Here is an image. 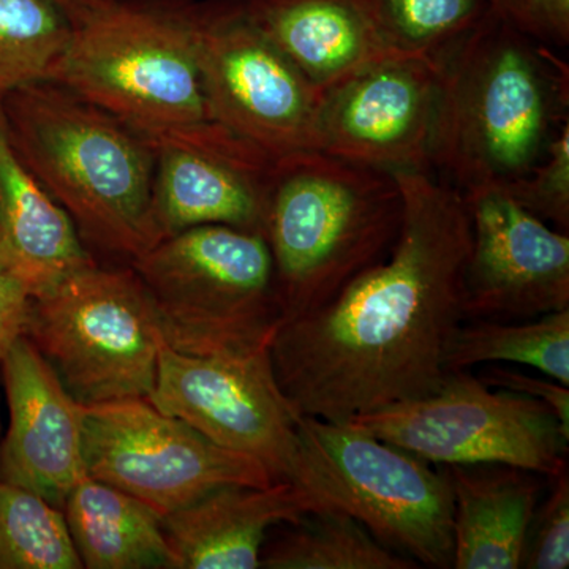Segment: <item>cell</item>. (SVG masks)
<instances>
[{
    "instance_id": "4",
    "label": "cell",
    "mask_w": 569,
    "mask_h": 569,
    "mask_svg": "<svg viewBox=\"0 0 569 569\" xmlns=\"http://www.w3.org/2000/svg\"><path fill=\"white\" fill-rule=\"evenodd\" d=\"M402 223L395 173L320 151L279 157L264 238L274 261L280 323L321 309L385 260Z\"/></svg>"
},
{
    "instance_id": "14",
    "label": "cell",
    "mask_w": 569,
    "mask_h": 569,
    "mask_svg": "<svg viewBox=\"0 0 569 569\" xmlns=\"http://www.w3.org/2000/svg\"><path fill=\"white\" fill-rule=\"evenodd\" d=\"M142 134L156 151L157 242L203 224L264 236L277 157L212 121Z\"/></svg>"
},
{
    "instance_id": "25",
    "label": "cell",
    "mask_w": 569,
    "mask_h": 569,
    "mask_svg": "<svg viewBox=\"0 0 569 569\" xmlns=\"http://www.w3.org/2000/svg\"><path fill=\"white\" fill-rule=\"evenodd\" d=\"M61 508L0 481V569H80Z\"/></svg>"
},
{
    "instance_id": "9",
    "label": "cell",
    "mask_w": 569,
    "mask_h": 569,
    "mask_svg": "<svg viewBox=\"0 0 569 569\" xmlns=\"http://www.w3.org/2000/svg\"><path fill=\"white\" fill-rule=\"evenodd\" d=\"M348 422L432 466L501 463L546 479L568 468L569 432L546 403L468 370L448 372L429 396Z\"/></svg>"
},
{
    "instance_id": "23",
    "label": "cell",
    "mask_w": 569,
    "mask_h": 569,
    "mask_svg": "<svg viewBox=\"0 0 569 569\" xmlns=\"http://www.w3.org/2000/svg\"><path fill=\"white\" fill-rule=\"evenodd\" d=\"M274 539H266L260 568L415 569L413 560L388 549L358 520L340 511L306 515Z\"/></svg>"
},
{
    "instance_id": "2",
    "label": "cell",
    "mask_w": 569,
    "mask_h": 569,
    "mask_svg": "<svg viewBox=\"0 0 569 569\" xmlns=\"http://www.w3.org/2000/svg\"><path fill=\"white\" fill-rule=\"evenodd\" d=\"M432 170L460 193L518 181L568 122V67L496 11L440 56Z\"/></svg>"
},
{
    "instance_id": "13",
    "label": "cell",
    "mask_w": 569,
    "mask_h": 569,
    "mask_svg": "<svg viewBox=\"0 0 569 569\" xmlns=\"http://www.w3.org/2000/svg\"><path fill=\"white\" fill-rule=\"evenodd\" d=\"M441 62L389 54L320 93L317 151L400 173L432 174Z\"/></svg>"
},
{
    "instance_id": "28",
    "label": "cell",
    "mask_w": 569,
    "mask_h": 569,
    "mask_svg": "<svg viewBox=\"0 0 569 569\" xmlns=\"http://www.w3.org/2000/svg\"><path fill=\"white\" fill-rule=\"evenodd\" d=\"M550 493L538 505L527 539V569L569 567V475L567 470L548 479Z\"/></svg>"
},
{
    "instance_id": "32",
    "label": "cell",
    "mask_w": 569,
    "mask_h": 569,
    "mask_svg": "<svg viewBox=\"0 0 569 569\" xmlns=\"http://www.w3.org/2000/svg\"><path fill=\"white\" fill-rule=\"evenodd\" d=\"M56 3L62 7L69 14L73 24L88 20L91 14L110 6L114 0H54Z\"/></svg>"
},
{
    "instance_id": "17",
    "label": "cell",
    "mask_w": 569,
    "mask_h": 569,
    "mask_svg": "<svg viewBox=\"0 0 569 569\" xmlns=\"http://www.w3.org/2000/svg\"><path fill=\"white\" fill-rule=\"evenodd\" d=\"M313 512L293 482L224 486L163 516L174 569H258L269 530Z\"/></svg>"
},
{
    "instance_id": "22",
    "label": "cell",
    "mask_w": 569,
    "mask_h": 569,
    "mask_svg": "<svg viewBox=\"0 0 569 569\" xmlns=\"http://www.w3.org/2000/svg\"><path fill=\"white\" fill-rule=\"evenodd\" d=\"M490 362L530 367L569 388V309L523 323L463 320L449 343L448 372Z\"/></svg>"
},
{
    "instance_id": "24",
    "label": "cell",
    "mask_w": 569,
    "mask_h": 569,
    "mask_svg": "<svg viewBox=\"0 0 569 569\" xmlns=\"http://www.w3.org/2000/svg\"><path fill=\"white\" fill-rule=\"evenodd\" d=\"M73 29L54 0H0V99L50 81Z\"/></svg>"
},
{
    "instance_id": "7",
    "label": "cell",
    "mask_w": 569,
    "mask_h": 569,
    "mask_svg": "<svg viewBox=\"0 0 569 569\" xmlns=\"http://www.w3.org/2000/svg\"><path fill=\"white\" fill-rule=\"evenodd\" d=\"M168 347L190 355L269 351L280 325L274 261L263 234L203 224L134 258Z\"/></svg>"
},
{
    "instance_id": "20",
    "label": "cell",
    "mask_w": 569,
    "mask_h": 569,
    "mask_svg": "<svg viewBox=\"0 0 569 569\" xmlns=\"http://www.w3.org/2000/svg\"><path fill=\"white\" fill-rule=\"evenodd\" d=\"M261 31L318 92L351 71L396 54L378 28L370 0H244Z\"/></svg>"
},
{
    "instance_id": "8",
    "label": "cell",
    "mask_w": 569,
    "mask_h": 569,
    "mask_svg": "<svg viewBox=\"0 0 569 569\" xmlns=\"http://www.w3.org/2000/svg\"><path fill=\"white\" fill-rule=\"evenodd\" d=\"M26 337L84 407L149 399L164 340L132 266L92 264L32 299Z\"/></svg>"
},
{
    "instance_id": "10",
    "label": "cell",
    "mask_w": 569,
    "mask_h": 569,
    "mask_svg": "<svg viewBox=\"0 0 569 569\" xmlns=\"http://www.w3.org/2000/svg\"><path fill=\"white\" fill-rule=\"evenodd\" d=\"M86 473L168 516L224 486H269L263 463L212 443L148 399L84 407Z\"/></svg>"
},
{
    "instance_id": "19",
    "label": "cell",
    "mask_w": 569,
    "mask_h": 569,
    "mask_svg": "<svg viewBox=\"0 0 569 569\" xmlns=\"http://www.w3.org/2000/svg\"><path fill=\"white\" fill-rule=\"evenodd\" d=\"M445 470L455 500L452 568H522L545 477L501 463Z\"/></svg>"
},
{
    "instance_id": "12",
    "label": "cell",
    "mask_w": 569,
    "mask_h": 569,
    "mask_svg": "<svg viewBox=\"0 0 569 569\" xmlns=\"http://www.w3.org/2000/svg\"><path fill=\"white\" fill-rule=\"evenodd\" d=\"M148 400L212 443L257 459L276 481H291L299 415L277 385L269 351L190 355L163 343Z\"/></svg>"
},
{
    "instance_id": "15",
    "label": "cell",
    "mask_w": 569,
    "mask_h": 569,
    "mask_svg": "<svg viewBox=\"0 0 569 569\" xmlns=\"http://www.w3.org/2000/svg\"><path fill=\"white\" fill-rule=\"evenodd\" d=\"M471 249L466 320H530L569 309V236L523 209L501 187L463 193Z\"/></svg>"
},
{
    "instance_id": "31",
    "label": "cell",
    "mask_w": 569,
    "mask_h": 569,
    "mask_svg": "<svg viewBox=\"0 0 569 569\" xmlns=\"http://www.w3.org/2000/svg\"><path fill=\"white\" fill-rule=\"evenodd\" d=\"M32 298L17 277L0 263V361L26 336Z\"/></svg>"
},
{
    "instance_id": "5",
    "label": "cell",
    "mask_w": 569,
    "mask_h": 569,
    "mask_svg": "<svg viewBox=\"0 0 569 569\" xmlns=\"http://www.w3.org/2000/svg\"><path fill=\"white\" fill-rule=\"evenodd\" d=\"M201 0H114L74 26L51 82L140 133L209 121Z\"/></svg>"
},
{
    "instance_id": "26",
    "label": "cell",
    "mask_w": 569,
    "mask_h": 569,
    "mask_svg": "<svg viewBox=\"0 0 569 569\" xmlns=\"http://www.w3.org/2000/svg\"><path fill=\"white\" fill-rule=\"evenodd\" d=\"M396 54L440 58L492 10L489 0H370Z\"/></svg>"
},
{
    "instance_id": "11",
    "label": "cell",
    "mask_w": 569,
    "mask_h": 569,
    "mask_svg": "<svg viewBox=\"0 0 569 569\" xmlns=\"http://www.w3.org/2000/svg\"><path fill=\"white\" fill-rule=\"evenodd\" d=\"M200 70L209 121L277 159L317 151L320 92L261 31L244 0H204Z\"/></svg>"
},
{
    "instance_id": "16",
    "label": "cell",
    "mask_w": 569,
    "mask_h": 569,
    "mask_svg": "<svg viewBox=\"0 0 569 569\" xmlns=\"http://www.w3.org/2000/svg\"><path fill=\"white\" fill-rule=\"evenodd\" d=\"M9 427L0 441V481L31 490L63 507L86 473L84 406L63 387L28 337L0 361Z\"/></svg>"
},
{
    "instance_id": "6",
    "label": "cell",
    "mask_w": 569,
    "mask_h": 569,
    "mask_svg": "<svg viewBox=\"0 0 569 569\" xmlns=\"http://www.w3.org/2000/svg\"><path fill=\"white\" fill-rule=\"evenodd\" d=\"M313 512L340 511L418 567L452 568L451 481L447 470L351 422L299 417L291 481Z\"/></svg>"
},
{
    "instance_id": "21",
    "label": "cell",
    "mask_w": 569,
    "mask_h": 569,
    "mask_svg": "<svg viewBox=\"0 0 569 569\" xmlns=\"http://www.w3.org/2000/svg\"><path fill=\"white\" fill-rule=\"evenodd\" d=\"M62 512L82 568L174 569L162 516L123 490L84 475Z\"/></svg>"
},
{
    "instance_id": "3",
    "label": "cell",
    "mask_w": 569,
    "mask_h": 569,
    "mask_svg": "<svg viewBox=\"0 0 569 569\" xmlns=\"http://www.w3.org/2000/svg\"><path fill=\"white\" fill-rule=\"evenodd\" d=\"M2 110L18 159L89 250L132 263L157 244L156 151L144 134L51 81L7 93Z\"/></svg>"
},
{
    "instance_id": "30",
    "label": "cell",
    "mask_w": 569,
    "mask_h": 569,
    "mask_svg": "<svg viewBox=\"0 0 569 569\" xmlns=\"http://www.w3.org/2000/svg\"><path fill=\"white\" fill-rule=\"evenodd\" d=\"M478 377L489 387L509 389L541 400L556 413L561 427L569 432V388L559 381L498 366L486 367Z\"/></svg>"
},
{
    "instance_id": "1",
    "label": "cell",
    "mask_w": 569,
    "mask_h": 569,
    "mask_svg": "<svg viewBox=\"0 0 569 569\" xmlns=\"http://www.w3.org/2000/svg\"><path fill=\"white\" fill-rule=\"evenodd\" d=\"M395 176L403 223L388 257L272 337V372L299 417L348 422L429 396L448 376L449 343L466 320L470 212L433 174Z\"/></svg>"
},
{
    "instance_id": "18",
    "label": "cell",
    "mask_w": 569,
    "mask_h": 569,
    "mask_svg": "<svg viewBox=\"0 0 569 569\" xmlns=\"http://www.w3.org/2000/svg\"><path fill=\"white\" fill-rule=\"evenodd\" d=\"M0 263L32 299L96 264L73 220L11 148L0 99Z\"/></svg>"
},
{
    "instance_id": "29",
    "label": "cell",
    "mask_w": 569,
    "mask_h": 569,
    "mask_svg": "<svg viewBox=\"0 0 569 569\" xmlns=\"http://www.w3.org/2000/svg\"><path fill=\"white\" fill-rule=\"evenodd\" d=\"M498 17L550 50L569 43V0H489Z\"/></svg>"
},
{
    "instance_id": "27",
    "label": "cell",
    "mask_w": 569,
    "mask_h": 569,
    "mask_svg": "<svg viewBox=\"0 0 569 569\" xmlns=\"http://www.w3.org/2000/svg\"><path fill=\"white\" fill-rule=\"evenodd\" d=\"M523 209L556 230H569V122H565L548 153L518 181L501 187Z\"/></svg>"
}]
</instances>
